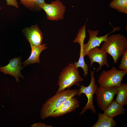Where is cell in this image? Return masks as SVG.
<instances>
[{
    "label": "cell",
    "mask_w": 127,
    "mask_h": 127,
    "mask_svg": "<svg viewBox=\"0 0 127 127\" xmlns=\"http://www.w3.org/2000/svg\"><path fill=\"white\" fill-rule=\"evenodd\" d=\"M123 107L113 100L103 111L104 113L113 118L117 116L125 114L126 109Z\"/></svg>",
    "instance_id": "cell-14"
},
{
    "label": "cell",
    "mask_w": 127,
    "mask_h": 127,
    "mask_svg": "<svg viewBox=\"0 0 127 127\" xmlns=\"http://www.w3.org/2000/svg\"><path fill=\"white\" fill-rule=\"evenodd\" d=\"M87 22L79 30L76 37L73 42L74 43H78L81 45L84 44V41L86 37V25Z\"/></svg>",
    "instance_id": "cell-20"
},
{
    "label": "cell",
    "mask_w": 127,
    "mask_h": 127,
    "mask_svg": "<svg viewBox=\"0 0 127 127\" xmlns=\"http://www.w3.org/2000/svg\"><path fill=\"white\" fill-rule=\"evenodd\" d=\"M79 106V103L77 98L72 97L66 100L55 111L50 117H56L75 111Z\"/></svg>",
    "instance_id": "cell-11"
},
{
    "label": "cell",
    "mask_w": 127,
    "mask_h": 127,
    "mask_svg": "<svg viewBox=\"0 0 127 127\" xmlns=\"http://www.w3.org/2000/svg\"><path fill=\"white\" fill-rule=\"evenodd\" d=\"M21 56L15 57L9 60V63L6 65L0 66V71L6 74H9L14 77L16 82L20 81L19 77L25 79L21 71L24 67L22 65Z\"/></svg>",
    "instance_id": "cell-9"
},
{
    "label": "cell",
    "mask_w": 127,
    "mask_h": 127,
    "mask_svg": "<svg viewBox=\"0 0 127 127\" xmlns=\"http://www.w3.org/2000/svg\"><path fill=\"white\" fill-rule=\"evenodd\" d=\"M119 69L127 71V50L122 56Z\"/></svg>",
    "instance_id": "cell-21"
},
{
    "label": "cell",
    "mask_w": 127,
    "mask_h": 127,
    "mask_svg": "<svg viewBox=\"0 0 127 127\" xmlns=\"http://www.w3.org/2000/svg\"><path fill=\"white\" fill-rule=\"evenodd\" d=\"M1 9V8H0V9Z\"/></svg>",
    "instance_id": "cell-24"
},
{
    "label": "cell",
    "mask_w": 127,
    "mask_h": 127,
    "mask_svg": "<svg viewBox=\"0 0 127 127\" xmlns=\"http://www.w3.org/2000/svg\"><path fill=\"white\" fill-rule=\"evenodd\" d=\"M118 89V87L114 86L97 88L95 94L98 105L101 110L103 111L112 102Z\"/></svg>",
    "instance_id": "cell-7"
},
{
    "label": "cell",
    "mask_w": 127,
    "mask_h": 127,
    "mask_svg": "<svg viewBox=\"0 0 127 127\" xmlns=\"http://www.w3.org/2000/svg\"><path fill=\"white\" fill-rule=\"evenodd\" d=\"M115 101L123 106L127 104V84L121 83L118 87Z\"/></svg>",
    "instance_id": "cell-16"
},
{
    "label": "cell",
    "mask_w": 127,
    "mask_h": 127,
    "mask_svg": "<svg viewBox=\"0 0 127 127\" xmlns=\"http://www.w3.org/2000/svg\"><path fill=\"white\" fill-rule=\"evenodd\" d=\"M109 6L120 12L127 14V0H113Z\"/></svg>",
    "instance_id": "cell-18"
},
{
    "label": "cell",
    "mask_w": 127,
    "mask_h": 127,
    "mask_svg": "<svg viewBox=\"0 0 127 127\" xmlns=\"http://www.w3.org/2000/svg\"><path fill=\"white\" fill-rule=\"evenodd\" d=\"M100 49L111 56L115 64L127 50V39L120 34L111 35L107 37V41L104 42Z\"/></svg>",
    "instance_id": "cell-1"
},
{
    "label": "cell",
    "mask_w": 127,
    "mask_h": 127,
    "mask_svg": "<svg viewBox=\"0 0 127 127\" xmlns=\"http://www.w3.org/2000/svg\"><path fill=\"white\" fill-rule=\"evenodd\" d=\"M31 52L29 58L22 63L24 67L30 64L40 63V56L41 52L47 48L46 44H42L39 45H35L30 44Z\"/></svg>",
    "instance_id": "cell-13"
},
{
    "label": "cell",
    "mask_w": 127,
    "mask_h": 127,
    "mask_svg": "<svg viewBox=\"0 0 127 127\" xmlns=\"http://www.w3.org/2000/svg\"><path fill=\"white\" fill-rule=\"evenodd\" d=\"M25 38L30 44L35 45L42 44L43 34L37 25L26 27L22 30Z\"/></svg>",
    "instance_id": "cell-12"
},
{
    "label": "cell",
    "mask_w": 127,
    "mask_h": 127,
    "mask_svg": "<svg viewBox=\"0 0 127 127\" xmlns=\"http://www.w3.org/2000/svg\"><path fill=\"white\" fill-rule=\"evenodd\" d=\"M90 70L91 80L89 85L87 87L83 85H80V87L78 90L77 95V96H80L82 94H84L87 98L86 104L79 113V115H80L83 114L87 109L91 110L94 114L96 113L93 103V97L98 87L97 84L95 83L94 71H91L90 69Z\"/></svg>",
    "instance_id": "cell-5"
},
{
    "label": "cell",
    "mask_w": 127,
    "mask_h": 127,
    "mask_svg": "<svg viewBox=\"0 0 127 127\" xmlns=\"http://www.w3.org/2000/svg\"><path fill=\"white\" fill-rule=\"evenodd\" d=\"M40 8L45 12L47 20L57 21L63 19L66 11V7L59 0L52 1L50 4H42Z\"/></svg>",
    "instance_id": "cell-6"
},
{
    "label": "cell",
    "mask_w": 127,
    "mask_h": 127,
    "mask_svg": "<svg viewBox=\"0 0 127 127\" xmlns=\"http://www.w3.org/2000/svg\"><path fill=\"white\" fill-rule=\"evenodd\" d=\"M21 4L29 9L34 11L40 10V5L46 3L45 0H20Z\"/></svg>",
    "instance_id": "cell-17"
},
{
    "label": "cell",
    "mask_w": 127,
    "mask_h": 127,
    "mask_svg": "<svg viewBox=\"0 0 127 127\" xmlns=\"http://www.w3.org/2000/svg\"><path fill=\"white\" fill-rule=\"evenodd\" d=\"M113 29L111 32L104 36L98 37L99 30H91L89 29L87 30L89 35V38L88 42L84 44L83 46V53L84 56L87 55L89 51L94 48L100 46L101 43L103 42L106 41L107 37L111 33L115 31L120 29V27H113Z\"/></svg>",
    "instance_id": "cell-8"
},
{
    "label": "cell",
    "mask_w": 127,
    "mask_h": 127,
    "mask_svg": "<svg viewBox=\"0 0 127 127\" xmlns=\"http://www.w3.org/2000/svg\"><path fill=\"white\" fill-rule=\"evenodd\" d=\"M97 121L92 127H115L117 125L116 122L113 118L109 117L103 113H99Z\"/></svg>",
    "instance_id": "cell-15"
},
{
    "label": "cell",
    "mask_w": 127,
    "mask_h": 127,
    "mask_svg": "<svg viewBox=\"0 0 127 127\" xmlns=\"http://www.w3.org/2000/svg\"><path fill=\"white\" fill-rule=\"evenodd\" d=\"M83 44L80 45V55L78 61L74 63V64L76 67H81L84 72V76L86 77L88 74V66L85 63L84 59V57L83 53Z\"/></svg>",
    "instance_id": "cell-19"
},
{
    "label": "cell",
    "mask_w": 127,
    "mask_h": 127,
    "mask_svg": "<svg viewBox=\"0 0 127 127\" xmlns=\"http://www.w3.org/2000/svg\"><path fill=\"white\" fill-rule=\"evenodd\" d=\"M8 6H13L18 8L19 7L18 3L16 0H5Z\"/></svg>",
    "instance_id": "cell-22"
},
{
    "label": "cell",
    "mask_w": 127,
    "mask_h": 127,
    "mask_svg": "<svg viewBox=\"0 0 127 127\" xmlns=\"http://www.w3.org/2000/svg\"><path fill=\"white\" fill-rule=\"evenodd\" d=\"M77 89L64 90L56 94L48 99L43 104L40 111V117L44 119L49 117L67 100L77 95Z\"/></svg>",
    "instance_id": "cell-2"
},
{
    "label": "cell",
    "mask_w": 127,
    "mask_h": 127,
    "mask_svg": "<svg viewBox=\"0 0 127 127\" xmlns=\"http://www.w3.org/2000/svg\"><path fill=\"white\" fill-rule=\"evenodd\" d=\"M31 127H52V126L51 125H47L44 123H38L32 125Z\"/></svg>",
    "instance_id": "cell-23"
},
{
    "label": "cell",
    "mask_w": 127,
    "mask_h": 127,
    "mask_svg": "<svg viewBox=\"0 0 127 127\" xmlns=\"http://www.w3.org/2000/svg\"><path fill=\"white\" fill-rule=\"evenodd\" d=\"M106 52L98 47L93 48L88 52V56L90 61V67H91L94 62L98 63L99 66L96 70L97 72L100 70L103 66L106 65L108 68L110 67L108 64Z\"/></svg>",
    "instance_id": "cell-10"
},
{
    "label": "cell",
    "mask_w": 127,
    "mask_h": 127,
    "mask_svg": "<svg viewBox=\"0 0 127 127\" xmlns=\"http://www.w3.org/2000/svg\"><path fill=\"white\" fill-rule=\"evenodd\" d=\"M127 71L118 70L115 66L109 70L103 71L99 77L97 82L99 87H119Z\"/></svg>",
    "instance_id": "cell-4"
},
{
    "label": "cell",
    "mask_w": 127,
    "mask_h": 127,
    "mask_svg": "<svg viewBox=\"0 0 127 127\" xmlns=\"http://www.w3.org/2000/svg\"><path fill=\"white\" fill-rule=\"evenodd\" d=\"M83 81L80 75L78 68L74 64H70L65 67L60 73L59 76V88L56 94L69 89L74 85L80 86L79 83Z\"/></svg>",
    "instance_id": "cell-3"
}]
</instances>
